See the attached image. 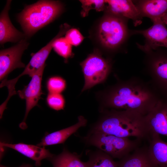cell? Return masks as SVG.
Wrapping results in <instances>:
<instances>
[{"instance_id": "obj_7", "label": "cell", "mask_w": 167, "mask_h": 167, "mask_svg": "<svg viewBox=\"0 0 167 167\" xmlns=\"http://www.w3.org/2000/svg\"><path fill=\"white\" fill-rule=\"evenodd\" d=\"M121 17L113 14L105 16L98 28V36L101 44L109 49H113L125 40L127 34L125 21Z\"/></svg>"}, {"instance_id": "obj_28", "label": "cell", "mask_w": 167, "mask_h": 167, "mask_svg": "<svg viewBox=\"0 0 167 167\" xmlns=\"http://www.w3.org/2000/svg\"><path fill=\"white\" fill-rule=\"evenodd\" d=\"M0 167H6L4 165H1ZM19 167H32V165L30 164H24L23 165H22L21 166Z\"/></svg>"}, {"instance_id": "obj_9", "label": "cell", "mask_w": 167, "mask_h": 167, "mask_svg": "<svg viewBox=\"0 0 167 167\" xmlns=\"http://www.w3.org/2000/svg\"><path fill=\"white\" fill-rule=\"evenodd\" d=\"M29 43L22 39L16 45L0 52V80L7 79L9 74L17 68H24L25 65L21 60L24 51Z\"/></svg>"}, {"instance_id": "obj_23", "label": "cell", "mask_w": 167, "mask_h": 167, "mask_svg": "<svg viewBox=\"0 0 167 167\" xmlns=\"http://www.w3.org/2000/svg\"><path fill=\"white\" fill-rule=\"evenodd\" d=\"M66 87V81L60 76H51L47 81L46 88L48 93H61Z\"/></svg>"}, {"instance_id": "obj_2", "label": "cell", "mask_w": 167, "mask_h": 167, "mask_svg": "<svg viewBox=\"0 0 167 167\" xmlns=\"http://www.w3.org/2000/svg\"><path fill=\"white\" fill-rule=\"evenodd\" d=\"M103 114L90 132H99L117 137H135L139 140L148 138L145 116L127 110L102 111Z\"/></svg>"}, {"instance_id": "obj_8", "label": "cell", "mask_w": 167, "mask_h": 167, "mask_svg": "<svg viewBox=\"0 0 167 167\" xmlns=\"http://www.w3.org/2000/svg\"><path fill=\"white\" fill-rule=\"evenodd\" d=\"M45 64L38 70L32 77L28 84L21 90L17 91L19 97L24 99L26 102V110L23 121L19 125L23 129L27 128L26 120L30 111L35 106L38 105V103L43 94L41 88L42 78Z\"/></svg>"}, {"instance_id": "obj_24", "label": "cell", "mask_w": 167, "mask_h": 167, "mask_svg": "<svg viewBox=\"0 0 167 167\" xmlns=\"http://www.w3.org/2000/svg\"><path fill=\"white\" fill-rule=\"evenodd\" d=\"M46 101L49 108L56 111L63 109L65 106V100L61 93H48Z\"/></svg>"}, {"instance_id": "obj_22", "label": "cell", "mask_w": 167, "mask_h": 167, "mask_svg": "<svg viewBox=\"0 0 167 167\" xmlns=\"http://www.w3.org/2000/svg\"><path fill=\"white\" fill-rule=\"evenodd\" d=\"M53 48L57 53L64 59L65 62L73 56L72 45L65 37H61L56 39L53 44Z\"/></svg>"}, {"instance_id": "obj_4", "label": "cell", "mask_w": 167, "mask_h": 167, "mask_svg": "<svg viewBox=\"0 0 167 167\" xmlns=\"http://www.w3.org/2000/svg\"><path fill=\"white\" fill-rule=\"evenodd\" d=\"M84 139L88 144L96 147L112 158L120 159L138 148L139 140L99 132H90Z\"/></svg>"}, {"instance_id": "obj_13", "label": "cell", "mask_w": 167, "mask_h": 167, "mask_svg": "<svg viewBox=\"0 0 167 167\" xmlns=\"http://www.w3.org/2000/svg\"><path fill=\"white\" fill-rule=\"evenodd\" d=\"M70 27L67 24H62L58 34L45 46L37 52L32 54L29 62L25 67V69L28 72L34 73L45 64V62L53 48L54 43L56 39L66 33Z\"/></svg>"}, {"instance_id": "obj_16", "label": "cell", "mask_w": 167, "mask_h": 167, "mask_svg": "<svg viewBox=\"0 0 167 167\" xmlns=\"http://www.w3.org/2000/svg\"><path fill=\"white\" fill-rule=\"evenodd\" d=\"M87 122V120L84 116H79L78 117V122L66 128L48 134L42 138L41 142L37 145L45 147L46 146L63 143L80 127L85 126Z\"/></svg>"}, {"instance_id": "obj_17", "label": "cell", "mask_w": 167, "mask_h": 167, "mask_svg": "<svg viewBox=\"0 0 167 167\" xmlns=\"http://www.w3.org/2000/svg\"><path fill=\"white\" fill-rule=\"evenodd\" d=\"M148 139V151L152 161L156 167H167V143L156 134L150 135Z\"/></svg>"}, {"instance_id": "obj_19", "label": "cell", "mask_w": 167, "mask_h": 167, "mask_svg": "<svg viewBox=\"0 0 167 167\" xmlns=\"http://www.w3.org/2000/svg\"><path fill=\"white\" fill-rule=\"evenodd\" d=\"M118 167H156L151 159L148 148H137L117 162Z\"/></svg>"}, {"instance_id": "obj_18", "label": "cell", "mask_w": 167, "mask_h": 167, "mask_svg": "<svg viewBox=\"0 0 167 167\" xmlns=\"http://www.w3.org/2000/svg\"><path fill=\"white\" fill-rule=\"evenodd\" d=\"M136 6L142 17H148L152 22L167 13V0H141Z\"/></svg>"}, {"instance_id": "obj_15", "label": "cell", "mask_w": 167, "mask_h": 167, "mask_svg": "<svg viewBox=\"0 0 167 167\" xmlns=\"http://www.w3.org/2000/svg\"><path fill=\"white\" fill-rule=\"evenodd\" d=\"M11 0H7L0 16V43L1 45L7 42L19 41L24 35L16 29L11 21L8 12Z\"/></svg>"}, {"instance_id": "obj_21", "label": "cell", "mask_w": 167, "mask_h": 167, "mask_svg": "<svg viewBox=\"0 0 167 167\" xmlns=\"http://www.w3.org/2000/svg\"><path fill=\"white\" fill-rule=\"evenodd\" d=\"M110 156L100 150L89 155V159L86 162L88 167H118Z\"/></svg>"}, {"instance_id": "obj_10", "label": "cell", "mask_w": 167, "mask_h": 167, "mask_svg": "<svg viewBox=\"0 0 167 167\" xmlns=\"http://www.w3.org/2000/svg\"><path fill=\"white\" fill-rule=\"evenodd\" d=\"M149 28L143 30L135 31L134 33L142 35L145 38L143 45H138L143 51L149 53L160 47L167 48V28L161 19L153 22Z\"/></svg>"}, {"instance_id": "obj_14", "label": "cell", "mask_w": 167, "mask_h": 167, "mask_svg": "<svg viewBox=\"0 0 167 167\" xmlns=\"http://www.w3.org/2000/svg\"><path fill=\"white\" fill-rule=\"evenodd\" d=\"M2 147H7L13 149L24 156L35 161V165L39 167L41 164V161L44 159H49L54 155L51 154L49 150L45 147L38 146L28 144L22 143L17 144H9L1 143Z\"/></svg>"}, {"instance_id": "obj_27", "label": "cell", "mask_w": 167, "mask_h": 167, "mask_svg": "<svg viewBox=\"0 0 167 167\" xmlns=\"http://www.w3.org/2000/svg\"><path fill=\"white\" fill-rule=\"evenodd\" d=\"M161 21L166 25H167V13L161 18Z\"/></svg>"}, {"instance_id": "obj_20", "label": "cell", "mask_w": 167, "mask_h": 167, "mask_svg": "<svg viewBox=\"0 0 167 167\" xmlns=\"http://www.w3.org/2000/svg\"><path fill=\"white\" fill-rule=\"evenodd\" d=\"M80 157V155L64 148L60 154L54 156L49 160L53 167H88L86 162L82 161Z\"/></svg>"}, {"instance_id": "obj_25", "label": "cell", "mask_w": 167, "mask_h": 167, "mask_svg": "<svg viewBox=\"0 0 167 167\" xmlns=\"http://www.w3.org/2000/svg\"><path fill=\"white\" fill-rule=\"evenodd\" d=\"M82 4V10L81 14L83 17L87 16L89 11L92 9L96 11H103L104 9L105 0H80Z\"/></svg>"}, {"instance_id": "obj_1", "label": "cell", "mask_w": 167, "mask_h": 167, "mask_svg": "<svg viewBox=\"0 0 167 167\" xmlns=\"http://www.w3.org/2000/svg\"><path fill=\"white\" fill-rule=\"evenodd\" d=\"M97 94L103 108L131 111L144 116L152 110L161 98L150 81L146 82L135 76L118 80Z\"/></svg>"}, {"instance_id": "obj_3", "label": "cell", "mask_w": 167, "mask_h": 167, "mask_svg": "<svg viewBox=\"0 0 167 167\" xmlns=\"http://www.w3.org/2000/svg\"><path fill=\"white\" fill-rule=\"evenodd\" d=\"M62 10L59 1L40 0L26 6L18 20L25 36L29 37L54 20Z\"/></svg>"}, {"instance_id": "obj_11", "label": "cell", "mask_w": 167, "mask_h": 167, "mask_svg": "<svg viewBox=\"0 0 167 167\" xmlns=\"http://www.w3.org/2000/svg\"><path fill=\"white\" fill-rule=\"evenodd\" d=\"M145 119L149 136L156 134L167 136V99L161 98Z\"/></svg>"}, {"instance_id": "obj_5", "label": "cell", "mask_w": 167, "mask_h": 167, "mask_svg": "<svg viewBox=\"0 0 167 167\" xmlns=\"http://www.w3.org/2000/svg\"><path fill=\"white\" fill-rule=\"evenodd\" d=\"M80 65L84 79L81 92L105 82L111 69L108 60L96 52L89 55Z\"/></svg>"}, {"instance_id": "obj_6", "label": "cell", "mask_w": 167, "mask_h": 167, "mask_svg": "<svg viewBox=\"0 0 167 167\" xmlns=\"http://www.w3.org/2000/svg\"><path fill=\"white\" fill-rule=\"evenodd\" d=\"M147 54L145 63L149 81L160 96L167 99V52L159 50Z\"/></svg>"}, {"instance_id": "obj_12", "label": "cell", "mask_w": 167, "mask_h": 167, "mask_svg": "<svg viewBox=\"0 0 167 167\" xmlns=\"http://www.w3.org/2000/svg\"><path fill=\"white\" fill-rule=\"evenodd\" d=\"M107 8L112 14L132 19L135 26L140 24L142 17L136 5L131 0H105Z\"/></svg>"}, {"instance_id": "obj_26", "label": "cell", "mask_w": 167, "mask_h": 167, "mask_svg": "<svg viewBox=\"0 0 167 167\" xmlns=\"http://www.w3.org/2000/svg\"><path fill=\"white\" fill-rule=\"evenodd\" d=\"M65 38L72 45L77 46L83 41L84 37L77 29H69L66 33Z\"/></svg>"}]
</instances>
